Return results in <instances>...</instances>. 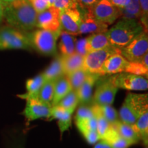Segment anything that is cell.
<instances>
[{"mask_svg":"<svg viewBox=\"0 0 148 148\" xmlns=\"http://www.w3.org/2000/svg\"><path fill=\"white\" fill-rule=\"evenodd\" d=\"M37 12L28 0H17L4 7L3 18L8 25L23 32L36 27Z\"/></svg>","mask_w":148,"mask_h":148,"instance_id":"1","label":"cell"},{"mask_svg":"<svg viewBox=\"0 0 148 148\" xmlns=\"http://www.w3.org/2000/svg\"><path fill=\"white\" fill-rule=\"evenodd\" d=\"M143 26L138 19L120 18L106 32L110 45L121 49L144 32Z\"/></svg>","mask_w":148,"mask_h":148,"instance_id":"2","label":"cell"},{"mask_svg":"<svg viewBox=\"0 0 148 148\" xmlns=\"http://www.w3.org/2000/svg\"><path fill=\"white\" fill-rule=\"evenodd\" d=\"M148 110L147 93H128L118 113L120 121L128 125H133L138 118Z\"/></svg>","mask_w":148,"mask_h":148,"instance_id":"3","label":"cell"},{"mask_svg":"<svg viewBox=\"0 0 148 148\" xmlns=\"http://www.w3.org/2000/svg\"><path fill=\"white\" fill-rule=\"evenodd\" d=\"M60 32H53L38 29L27 32L32 49L45 56H54L57 53V40Z\"/></svg>","mask_w":148,"mask_h":148,"instance_id":"4","label":"cell"},{"mask_svg":"<svg viewBox=\"0 0 148 148\" xmlns=\"http://www.w3.org/2000/svg\"><path fill=\"white\" fill-rule=\"evenodd\" d=\"M27 33L10 25L0 26V51L7 49H32Z\"/></svg>","mask_w":148,"mask_h":148,"instance_id":"5","label":"cell"},{"mask_svg":"<svg viewBox=\"0 0 148 148\" xmlns=\"http://www.w3.org/2000/svg\"><path fill=\"white\" fill-rule=\"evenodd\" d=\"M108 79L115 87L127 90H146L148 88L147 77L123 72L109 76Z\"/></svg>","mask_w":148,"mask_h":148,"instance_id":"6","label":"cell"},{"mask_svg":"<svg viewBox=\"0 0 148 148\" xmlns=\"http://www.w3.org/2000/svg\"><path fill=\"white\" fill-rule=\"evenodd\" d=\"M147 52L148 35L145 31L120 49V53L129 62H138Z\"/></svg>","mask_w":148,"mask_h":148,"instance_id":"7","label":"cell"},{"mask_svg":"<svg viewBox=\"0 0 148 148\" xmlns=\"http://www.w3.org/2000/svg\"><path fill=\"white\" fill-rule=\"evenodd\" d=\"M120 52V49L110 46L101 50L90 51L84 58L83 69L88 73H98L101 66L110 56Z\"/></svg>","mask_w":148,"mask_h":148,"instance_id":"8","label":"cell"},{"mask_svg":"<svg viewBox=\"0 0 148 148\" xmlns=\"http://www.w3.org/2000/svg\"><path fill=\"white\" fill-rule=\"evenodd\" d=\"M94 17L108 25H112L121 18V12L109 0H99L90 10Z\"/></svg>","mask_w":148,"mask_h":148,"instance_id":"9","label":"cell"},{"mask_svg":"<svg viewBox=\"0 0 148 148\" xmlns=\"http://www.w3.org/2000/svg\"><path fill=\"white\" fill-rule=\"evenodd\" d=\"M97 82H99L97 81ZM118 90L108 78L99 82L95 92L92 94V105L111 106L114 102Z\"/></svg>","mask_w":148,"mask_h":148,"instance_id":"10","label":"cell"},{"mask_svg":"<svg viewBox=\"0 0 148 148\" xmlns=\"http://www.w3.org/2000/svg\"><path fill=\"white\" fill-rule=\"evenodd\" d=\"M36 27L53 32H60V11L51 6L37 14Z\"/></svg>","mask_w":148,"mask_h":148,"instance_id":"11","label":"cell"},{"mask_svg":"<svg viewBox=\"0 0 148 148\" xmlns=\"http://www.w3.org/2000/svg\"><path fill=\"white\" fill-rule=\"evenodd\" d=\"M26 105L23 110V115L28 121L47 118L51 115V107L47 103L42 102L38 97H29L25 99Z\"/></svg>","mask_w":148,"mask_h":148,"instance_id":"12","label":"cell"},{"mask_svg":"<svg viewBox=\"0 0 148 148\" xmlns=\"http://www.w3.org/2000/svg\"><path fill=\"white\" fill-rule=\"evenodd\" d=\"M81 12L77 8H70L60 12L61 30L73 36L79 35L81 23Z\"/></svg>","mask_w":148,"mask_h":148,"instance_id":"13","label":"cell"},{"mask_svg":"<svg viewBox=\"0 0 148 148\" xmlns=\"http://www.w3.org/2000/svg\"><path fill=\"white\" fill-rule=\"evenodd\" d=\"M101 77L98 73H88L82 86L75 91L78 98L79 106H92V90L97 80Z\"/></svg>","mask_w":148,"mask_h":148,"instance_id":"14","label":"cell"},{"mask_svg":"<svg viewBox=\"0 0 148 148\" xmlns=\"http://www.w3.org/2000/svg\"><path fill=\"white\" fill-rule=\"evenodd\" d=\"M81 16L82 18L79 25V35L102 33L108 30V25L94 17L90 10H87L83 14H81Z\"/></svg>","mask_w":148,"mask_h":148,"instance_id":"15","label":"cell"},{"mask_svg":"<svg viewBox=\"0 0 148 148\" xmlns=\"http://www.w3.org/2000/svg\"><path fill=\"white\" fill-rule=\"evenodd\" d=\"M127 61L120 52L110 56L101 66L98 74L103 75H111L125 72L128 64Z\"/></svg>","mask_w":148,"mask_h":148,"instance_id":"16","label":"cell"},{"mask_svg":"<svg viewBox=\"0 0 148 148\" xmlns=\"http://www.w3.org/2000/svg\"><path fill=\"white\" fill-rule=\"evenodd\" d=\"M73 113L65 110L58 105H56L51 107L50 117L48 119L49 121L53 119L58 120V125L60 129V134L68 130L71 125V117Z\"/></svg>","mask_w":148,"mask_h":148,"instance_id":"17","label":"cell"},{"mask_svg":"<svg viewBox=\"0 0 148 148\" xmlns=\"http://www.w3.org/2000/svg\"><path fill=\"white\" fill-rule=\"evenodd\" d=\"M121 138H123L128 143L130 146L137 144L140 141V138L132 125H128L118 120L117 121L112 125Z\"/></svg>","mask_w":148,"mask_h":148,"instance_id":"18","label":"cell"},{"mask_svg":"<svg viewBox=\"0 0 148 148\" xmlns=\"http://www.w3.org/2000/svg\"><path fill=\"white\" fill-rule=\"evenodd\" d=\"M46 82L42 73L36 75L32 78L27 79L25 82L26 92L18 95L21 99H27L29 97H37L40 90Z\"/></svg>","mask_w":148,"mask_h":148,"instance_id":"19","label":"cell"},{"mask_svg":"<svg viewBox=\"0 0 148 148\" xmlns=\"http://www.w3.org/2000/svg\"><path fill=\"white\" fill-rule=\"evenodd\" d=\"M60 56L65 75H69L78 69H83L84 57L82 56L77 54V53H74L66 56Z\"/></svg>","mask_w":148,"mask_h":148,"instance_id":"20","label":"cell"},{"mask_svg":"<svg viewBox=\"0 0 148 148\" xmlns=\"http://www.w3.org/2000/svg\"><path fill=\"white\" fill-rule=\"evenodd\" d=\"M59 38L60 41L58 43V49L60 56H66L75 53V42L77 40L75 36L61 30Z\"/></svg>","mask_w":148,"mask_h":148,"instance_id":"21","label":"cell"},{"mask_svg":"<svg viewBox=\"0 0 148 148\" xmlns=\"http://www.w3.org/2000/svg\"><path fill=\"white\" fill-rule=\"evenodd\" d=\"M42 74L45 81H53V82L65 75L60 56H57L47 69L42 72Z\"/></svg>","mask_w":148,"mask_h":148,"instance_id":"22","label":"cell"},{"mask_svg":"<svg viewBox=\"0 0 148 148\" xmlns=\"http://www.w3.org/2000/svg\"><path fill=\"white\" fill-rule=\"evenodd\" d=\"M72 88L70 83L65 75L61 77L54 82V90H53V99L52 106L58 103L62 98L65 97L69 92L71 91Z\"/></svg>","mask_w":148,"mask_h":148,"instance_id":"23","label":"cell"},{"mask_svg":"<svg viewBox=\"0 0 148 148\" xmlns=\"http://www.w3.org/2000/svg\"><path fill=\"white\" fill-rule=\"evenodd\" d=\"M86 38H87L88 47L89 52L93 51L101 50V49L112 46L106 36V32L92 34Z\"/></svg>","mask_w":148,"mask_h":148,"instance_id":"24","label":"cell"},{"mask_svg":"<svg viewBox=\"0 0 148 148\" xmlns=\"http://www.w3.org/2000/svg\"><path fill=\"white\" fill-rule=\"evenodd\" d=\"M133 128L136 131L143 141L145 147L148 144V110H146L140 115L134 124L132 125Z\"/></svg>","mask_w":148,"mask_h":148,"instance_id":"25","label":"cell"},{"mask_svg":"<svg viewBox=\"0 0 148 148\" xmlns=\"http://www.w3.org/2000/svg\"><path fill=\"white\" fill-rule=\"evenodd\" d=\"M110 144L112 148H128L130 145L118 134L115 128L111 125L103 139Z\"/></svg>","mask_w":148,"mask_h":148,"instance_id":"26","label":"cell"},{"mask_svg":"<svg viewBox=\"0 0 148 148\" xmlns=\"http://www.w3.org/2000/svg\"><path fill=\"white\" fill-rule=\"evenodd\" d=\"M92 108L93 110L96 121H97V132L99 134L100 140H102L104 138L105 135L106 134L108 130L110 129L111 125L106 121V119L100 114L96 105H92Z\"/></svg>","mask_w":148,"mask_h":148,"instance_id":"27","label":"cell"},{"mask_svg":"<svg viewBox=\"0 0 148 148\" xmlns=\"http://www.w3.org/2000/svg\"><path fill=\"white\" fill-rule=\"evenodd\" d=\"M53 90H54V82L53 81H46L38 92L37 97L42 102L52 106Z\"/></svg>","mask_w":148,"mask_h":148,"instance_id":"28","label":"cell"},{"mask_svg":"<svg viewBox=\"0 0 148 148\" xmlns=\"http://www.w3.org/2000/svg\"><path fill=\"white\" fill-rule=\"evenodd\" d=\"M88 75V72H86L84 69H80L69 74V75H66L65 76L69 80L72 90L76 91L82 86Z\"/></svg>","mask_w":148,"mask_h":148,"instance_id":"29","label":"cell"},{"mask_svg":"<svg viewBox=\"0 0 148 148\" xmlns=\"http://www.w3.org/2000/svg\"><path fill=\"white\" fill-rule=\"evenodd\" d=\"M121 18H134L139 20L140 16V9L138 0H130L127 6L120 9Z\"/></svg>","mask_w":148,"mask_h":148,"instance_id":"30","label":"cell"},{"mask_svg":"<svg viewBox=\"0 0 148 148\" xmlns=\"http://www.w3.org/2000/svg\"><path fill=\"white\" fill-rule=\"evenodd\" d=\"M57 105L62 107L71 113H73L77 106L79 105L78 98H77L76 92L75 90H71L65 97L62 98Z\"/></svg>","mask_w":148,"mask_h":148,"instance_id":"31","label":"cell"},{"mask_svg":"<svg viewBox=\"0 0 148 148\" xmlns=\"http://www.w3.org/2000/svg\"><path fill=\"white\" fill-rule=\"evenodd\" d=\"M96 106L100 114L106 119L110 125H114L119 120L117 111L112 106Z\"/></svg>","mask_w":148,"mask_h":148,"instance_id":"32","label":"cell"},{"mask_svg":"<svg viewBox=\"0 0 148 148\" xmlns=\"http://www.w3.org/2000/svg\"><path fill=\"white\" fill-rule=\"evenodd\" d=\"M95 115H94L92 106H79L75 116V123L91 119Z\"/></svg>","mask_w":148,"mask_h":148,"instance_id":"33","label":"cell"},{"mask_svg":"<svg viewBox=\"0 0 148 148\" xmlns=\"http://www.w3.org/2000/svg\"><path fill=\"white\" fill-rule=\"evenodd\" d=\"M125 72L134 75H142L147 78L148 76V69L139 62H129Z\"/></svg>","mask_w":148,"mask_h":148,"instance_id":"34","label":"cell"},{"mask_svg":"<svg viewBox=\"0 0 148 148\" xmlns=\"http://www.w3.org/2000/svg\"><path fill=\"white\" fill-rule=\"evenodd\" d=\"M140 9L139 21L143 26L145 32H147L148 28V0H138Z\"/></svg>","mask_w":148,"mask_h":148,"instance_id":"35","label":"cell"},{"mask_svg":"<svg viewBox=\"0 0 148 148\" xmlns=\"http://www.w3.org/2000/svg\"><path fill=\"white\" fill-rule=\"evenodd\" d=\"M75 53L82 56L84 58L89 53L87 38H82L76 40V42H75Z\"/></svg>","mask_w":148,"mask_h":148,"instance_id":"36","label":"cell"},{"mask_svg":"<svg viewBox=\"0 0 148 148\" xmlns=\"http://www.w3.org/2000/svg\"><path fill=\"white\" fill-rule=\"evenodd\" d=\"M53 6L58 8L61 12L67 9L77 8V4L73 0H55Z\"/></svg>","mask_w":148,"mask_h":148,"instance_id":"37","label":"cell"},{"mask_svg":"<svg viewBox=\"0 0 148 148\" xmlns=\"http://www.w3.org/2000/svg\"><path fill=\"white\" fill-rule=\"evenodd\" d=\"M79 132L89 144H95L100 140L99 134L96 130H84L79 131Z\"/></svg>","mask_w":148,"mask_h":148,"instance_id":"38","label":"cell"},{"mask_svg":"<svg viewBox=\"0 0 148 148\" xmlns=\"http://www.w3.org/2000/svg\"><path fill=\"white\" fill-rule=\"evenodd\" d=\"M29 2L31 3L37 14L43 12L50 7L47 0H31Z\"/></svg>","mask_w":148,"mask_h":148,"instance_id":"39","label":"cell"},{"mask_svg":"<svg viewBox=\"0 0 148 148\" xmlns=\"http://www.w3.org/2000/svg\"><path fill=\"white\" fill-rule=\"evenodd\" d=\"M99 0H76L77 5H80L83 8L91 10Z\"/></svg>","mask_w":148,"mask_h":148,"instance_id":"40","label":"cell"},{"mask_svg":"<svg viewBox=\"0 0 148 148\" xmlns=\"http://www.w3.org/2000/svg\"><path fill=\"white\" fill-rule=\"evenodd\" d=\"M109 1L119 10L125 8L130 2V0H109Z\"/></svg>","mask_w":148,"mask_h":148,"instance_id":"41","label":"cell"},{"mask_svg":"<svg viewBox=\"0 0 148 148\" xmlns=\"http://www.w3.org/2000/svg\"><path fill=\"white\" fill-rule=\"evenodd\" d=\"M24 145H25V142H24L23 137L18 136V138H14L12 140L10 148H25Z\"/></svg>","mask_w":148,"mask_h":148,"instance_id":"42","label":"cell"},{"mask_svg":"<svg viewBox=\"0 0 148 148\" xmlns=\"http://www.w3.org/2000/svg\"><path fill=\"white\" fill-rule=\"evenodd\" d=\"M94 148H112L108 142L104 140H99L95 143Z\"/></svg>","mask_w":148,"mask_h":148,"instance_id":"43","label":"cell"},{"mask_svg":"<svg viewBox=\"0 0 148 148\" xmlns=\"http://www.w3.org/2000/svg\"><path fill=\"white\" fill-rule=\"evenodd\" d=\"M138 62H140L145 67L148 69V52L146 53L140 59V60L138 61Z\"/></svg>","mask_w":148,"mask_h":148,"instance_id":"44","label":"cell"},{"mask_svg":"<svg viewBox=\"0 0 148 148\" xmlns=\"http://www.w3.org/2000/svg\"><path fill=\"white\" fill-rule=\"evenodd\" d=\"M17 1V0H0V2L2 3V5H3V7L7 6V5L11 4L14 1Z\"/></svg>","mask_w":148,"mask_h":148,"instance_id":"45","label":"cell"},{"mask_svg":"<svg viewBox=\"0 0 148 148\" xmlns=\"http://www.w3.org/2000/svg\"><path fill=\"white\" fill-rule=\"evenodd\" d=\"M3 10H4V7L2 3L0 2V22L3 19Z\"/></svg>","mask_w":148,"mask_h":148,"instance_id":"46","label":"cell"},{"mask_svg":"<svg viewBox=\"0 0 148 148\" xmlns=\"http://www.w3.org/2000/svg\"><path fill=\"white\" fill-rule=\"evenodd\" d=\"M47 2H48V3H49V6H53V3H54V1H55V0H47Z\"/></svg>","mask_w":148,"mask_h":148,"instance_id":"47","label":"cell"},{"mask_svg":"<svg viewBox=\"0 0 148 148\" xmlns=\"http://www.w3.org/2000/svg\"><path fill=\"white\" fill-rule=\"evenodd\" d=\"M73 1L74 2H75V3H77V1H76V0H73Z\"/></svg>","mask_w":148,"mask_h":148,"instance_id":"48","label":"cell"},{"mask_svg":"<svg viewBox=\"0 0 148 148\" xmlns=\"http://www.w3.org/2000/svg\"><path fill=\"white\" fill-rule=\"evenodd\" d=\"M145 148H148L147 147H145Z\"/></svg>","mask_w":148,"mask_h":148,"instance_id":"49","label":"cell"},{"mask_svg":"<svg viewBox=\"0 0 148 148\" xmlns=\"http://www.w3.org/2000/svg\"><path fill=\"white\" fill-rule=\"evenodd\" d=\"M28 1H31V0H28Z\"/></svg>","mask_w":148,"mask_h":148,"instance_id":"50","label":"cell"}]
</instances>
